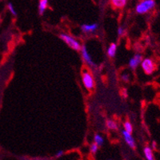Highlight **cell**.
<instances>
[{"label": "cell", "instance_id": "6da1fadb", "mask_svg": "<svg viewBox=\"0 0 160 160\" xmlns=\"http://www.w3.org/2000/svg\"><path fill=\"white\" fill-rule=\"evenodd\" d=\"M155 7V0H142L135 8V11L139 15H144L153 10Z\"/></svg>", "mask_w": 160, "mask_h": 160}, {"label": "cell", "instance_id": "7a4b0ae2", "mask_svg": "<svg viewBox=\"0 0 160 160\" xmlns=\"http://www.w3.org/2000/svg\"><path fill=\"white\" fill-rule=\"evenodd\" d=\"M59 38H61L67 45L69 46L71 49L75 50V51H80L81 49H82V46L80 44V42H78V40L75 39V38H73L72 36H71L70 35L62 33V34H60Z\"/></svg>", "mask_w": 160, "mask_h": 160}, {"label": "cell", "instance_id": "3957f363", "mask_svg": "<svg viewBox=\"0 0 160 160\" xmlns=\"http://www.w3.org/2000/svg\"><path fill=\"white\" fill-rule=\"evenodd\" d=\"M82 82L85 88L88 91H91L95 88V79L91 73L87 70L82 72Z\"/></svg>", "mask_w": 160, "mask_h": 160}, {"label": "cell", "instance_id": "277c9868", "mask_svg": "<svg viewBox=\"0 0 160 160\" xmlns=\"http://www.w3.org/2000/svg\"><path fill=\"white\" fill-rule=\"evenodd\" d=\"M140 65H141V68L144 73L148 75H152L156 69V65H155V62L150 58H143Z\"/></svg>", "mask_w": 160, "mask_h": 160}, {"label": "cell", "instance_id": "5b68a950", "mask_svg": "<svg viewBox=\"0 0 160 160\" xmlns=\"http://www.w3.org/2000/svg\"><path fill=\"white\" fill-rule=\"evenodd\" d=\"M80 51H81V55H82V58L84 62L88 64V66L91 67V68H95V62H93L92 58H91V55L88 52L87 47L86 46H82V49H81Z\"/></svg>", "mask_w": 160, "mask_h": 160}, {"label": "cell", "instance_id": "8992f818", "mask_svg": "<svg viewBox=\"0 0 160 160\" xmlns=\"http://www.w3.org/2000/svg\"><path fill=\"white\" fill-rule=\"evenodd\" d=\"M142 55H140V54H135L134 55V57L131 58L129 60V68L132 70H135L137 68H138V66L141 64L142 61Z\"/></svg>", "mask_w": 160, "mask_h": 160}, {"label": "cell", "instance_id": "52a82bcc", "mask_svg": "<svg viewBox=\"0 0 160 160\" xmlns=\"http://www.w3.org/2000/svg\"><path fill=\"white\" fill-rule=\"evenodd\" d=\"M122 138H123L124 141L126 142V143L128 144L131 148H135L136 147V143H135V138H133L132 135L130 134V133L127 132L126 131L122 130Z\"/></svg>", "mask_w": 160, "mask_h": 160}, {"label": "cell", "instance_id": "ba28073f", "mask_svg": "<svg viewBox=\"0 0 160 160\" xmlns=\"http://www.w3.org/2000/svg\"><path fill=\"white\" fill-rule=\"evenodd\" d=\"M98 23H91V24H82L81 26V31L84 34H91L94 33L98 30Z\"/></svg>", "mask_w": 160, "mask_h": 160}, {"label": "cell", "instance_id": "9c48e42d", "mask_svg": "<svg viewBox=\"0 0 160 160\" xmlns=\"http://www.w3.org/2000/svg\"><path fill=\"white\" fill-rule=\"evenodd\" d=\"M143 154L146 160H155L153 150L149 146H146L145 148H143Z\"/></svg>", "mask_w": 160, "mask_h": 160}, {"label": "cell", "instance_id": "30bf717a", "mask_svg": "<svg viewBox=\"0 0 160 160\" xmlns=\"http://www.w3.org/2000/svg\"><path fill=\"white\" fill-rule=\"evenodd\" d=\"M49 0H39L38 2V13L40 15H42L48 7Z\"/></svg>", "mask_w": 160, "mask_h": 160}, {"label": "cell", "instance_id": "8fae6325", "mask_svg": "<svg viewBox=\"0 0 160 160\" xmlns=\"http://www.w3.org/2000/svg\"><path fill=\"white\" fill-rule=\"evenodd\" d=\"M117 51V45L115 42H112L111 45L109 46V48L108 49V55L110 58H114L116 55Z\"/></svg>", "mask_w": 160, "mask_h": 160}, {"label": "cell", "instance_id": "7c38bea8", "mask_svg": "<svg viewBox=\"0 0 160 160\" xmlns=\"http://www.w3.org/2000/svg\"><path fill=\"white\" fill-rule=\"evenodd\" d=\"M128 0H111V4L116 8H122L127 4Z\"/></svg>", "mask_w": 160, "mask_h": 160}, {"label": "cell", "instance_id": "4fadbf2b", "mask_svg": "<svg viewBox=\"0 0 160 160\" xmlns=\"http://www.w3.org/2000/svg\"><path fill=\"white\" fill-rule=\"evenodd\" d=\"M94 142H95V144H97L98 147H101V146L103 145L104 143L103 137L101 135H99V134H96V135H95V136H94Z\"/></svg>", "mask_w": 160, "mask_h": 160}, {"label": "cell", "instance_id": "5bb4252c", "mask_svg": "<svg viewBox=\"0 0 160 160\" xmlns=\"http://www.w3.org/2000/svg\"><path fill=\"white\" fill-rule=\"evenodd\" d=\"M106 124H107V127H108V129L112 130V131H115V130L118 129V125H117L116 122L114 121V120L108 119L107 122H106Z\"/></svg>", "mask_w": 160, "mask_h": 160}, {"label": "cell", "instance_id": "9a60e30c", "mask_svg": "<svg viewBox=\"0 0 160 160\" xmlns=\"http://www.w3.org/2000/svg\"><path fill=\"white\" fill-rule=\"evenodd\" d=\"M123 128L124 131H126L127 132L130 133V134H132L133 132V126L131 124V122H130L129 121H126L123 123Z\"/></svg>", "mask_w": 160, "mask_h": 160}, {"label": "cell", "instance_id": "2e32d148", "mask_svg": "<svg viewBox=\"0 0 160 160\" xmlns=\"http://www.w3.org/2000/svg\"><path fill=\"white\" fill-rule=\"evenodd\" d=\"M8 10H9L10 12H11V15H14V16H16L17 11H15V8H14V6H13V4L11 3V2H9V3L8 4Z\"/></svg>", "mask_w": 160, "mask_h": 160}, {"label": "cell", "instance_id": "e0dca14e", "mask_svg": "<svg viewBox=\"0 0 160 160\" xmlns=\"http://www.w3.org/2000/svg\"><path fill=\"white\" fill-rule=\"evenodd\" d=\"M98 146L97 145V144H95V142L91 144V146H90V151H91L92 154H95V153L98 151Z\"/></svg>", "mask_w": 160, "mask_h": 160}, {"label": "cell", "instance_id": "ac0fdd59", "mask_svg": "<svg viewBox=\"0 0 160 160\" xmlns=\"http://www.w3.org/2000/svg\"><path fill=\"white\" fill-rule=\"evenodd\" d=\"M117 33H118V36H123L126 33V29L123 28V27H118Z\"/></svg>", "mask_w": 160, "mask_h": 160}, {"label": "cell", "instance_id": "d6986e66", "mask_svg": "<svg viewBox=\"0 0 160 160\" xmlns=\"http://www.w3.org/2000/svg\"><path fill=\"white\" fill-rule=\"evenodd\" d=\"M121 78H122V80L123 81V82H128V81L130 80V76L128 74H123V75L121 76Z\"/></svg>", "mask_w": 160, "mask_h": 160}, {"label": "cell", "instance_id": "ffe728a7", "mask_svg": "<svg viewBox=\"0 0 160 160\" xmlns=\"http://www.w3.org/2000/svg\"><path fill=\"white\" fill-rule=\"evenodd\" d=\"M63 155V151H62V150H60V151H57V153L55 154V158H61V157Z\"/></svg>", "mask_w": 160, "mask_h": 160}, {"label": "cell", "instance_id": "44dd1931", "mask_svg": "<svg viewBox=\"0 0 160 160\" xmlns=\"http://www.w3.org/2000/svg\"><path fill=\"white\" fill-rule=\"evenodd\" d=\"M122 96L124 97V98H128V90L127 89H123L122 91Z\"/></svg>", "mask_w": 160, "mask_h": 160}, {"label": "cell", "instance_id": "7402d4cb", "mask_svg": "<svg viewBox=\"0 0 160 160\" xmlns=\"http://www.w3.org/2000/svg\"><path fill=\"white\" fill-rule=\"evenodd\" d=\"M151 148H152V150H156V148H157V142H155V141H153V142H151Z\"/></svg>", "mask_w": 160, "mask_h": 160}, {"label": "cell", "instance_id": "603a6c76", "mask_svg": "<svg viewBox=\"0 0 160 160\" xmlns=\"http://www.w3.org/2000/svg\"><path fill=\"white\" fill-rule=\"evenodd\" d=\"M24 160H45V159H44V158H31V159H24Z\"/></svg>", "mask_w": 160, "mask_h": 160}]
</instances>
